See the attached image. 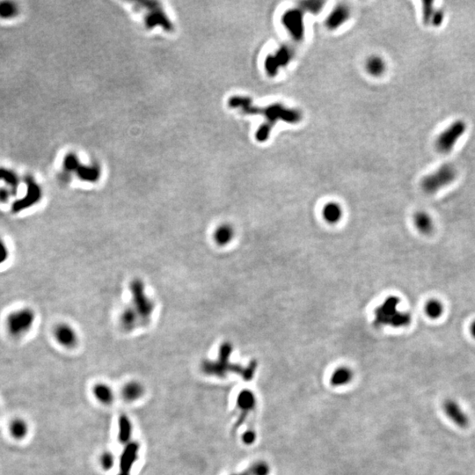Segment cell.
Segmentation results:
<instances>
[{"instance_id": "6da1fadb", "label": "cell", "mask_w": 475, "mask_h": 475, "mask_svg": "<svg viewBox=\"0 0 475 475\" xmlns=\"http://www.w3.org/2000/svg\"><path fill=\"white\" fill-rule=\"evenodd\" d=\"M230 105L233 108L242 109L245 113L250 115H262L267 117V123L260 128L256 132V138L263 142L268 138L274 124L279 120L286 123H296L301 120V115L294 109L283 107L281 104H274L267 108H261L252 104L251 99L245 97H234L230 100Z\"/></svg>"}, {"instance_id": "7a4b0ae2", "label": "cell", "mask_w": 475, "mask_h": 475, "mask_svg": "<svg viewBox=\"0 0 475 475\" xmlns=\"http://www.w3.org/2000/svg\"><path fill=\"white\" fill-rule=\"evenodd\" d=\"M400 300L397 296H390L378 308L377 312V323L393 328H403L411 323L412 318L409 312L402 311L399 308Z\"/></svg>"}, {"instance_id": "3957f363", "label": "cell", "mask_w": 475, "mask_h": 475, "mask_svg": "<svg viewBox=\"0 0 475 475\" xmlns=\"http://www.w3.org/2000/svg\"><path fill=\"white\" fill-rule=\"evenodd\" d=\"M456 169L451 165H442L422 180V188L428 195L438 193L439 190L452 183L456 179Z\"/></svg>"}, {"instance_id": "277c9868", "label": "cell", "mask_w": 475, "mask_h": 475, "mask_svg": "<svg viewBox=\"0 0 475 475\" xmlns=\"http://www.w3.org/2000/svg\"><path fill=\"white\" fill-rule=\"evenodd\" d=\"M34 320V311L30 308H21L15 311L6 319L7 331L14 337L22 336L32 328Z\"/></svg>"}, {"instance_id": "5b68a950", "label": "cell", "mask_w": 475, "mask_h": 475, "mask_svg": "<svg viewBox=\"0 0 475 475\" xmlns=\"http://www.w3.org/2000/svg\"><path fill=\"white\" fill-rule=\"evenodd\" d=\"M466 124L462 121H457L451 124L438 136L436 143L438 151L442 153L452 151L459 139L466 131Z\"/></svg>"}, {"instance_id": "8992f818", "label": "cell", "mask_w": 475, "mask_h": 475, "mask_svg": "<svg viewBox=\"0 0 475 475\" xmlns=\"http://www.w3.org/2000/svg\"><path fill=\"white\" fill-rule=\"evenodd\" d=\"M24 180L27 185V192L23 198L19 199L13 203L12 211L15 213H18L33 206L42 197V189L32 176H26Z\"/></svg>"}, {"instance_id": "52a82bcc", "label": "cell", "mask_w": 475, "mask_h": 475, "mask_svg": "<svg viewBox=\"0 0 475 475\" xmlns=\"http://www.w3.org/2000/svg\"><path fill=\"white\" fill-rule=\"evenodd\" d=\"M442 410L448 418L459 428H466L470 419L461 405L454 399H446L442 403Z\"/></svg>"}, {"instance_id": "ba28073f", "label": "cell", "mask_w": 475, "mask_h": 475, "mask_svg": "<svg viewBox=\"0 0 475 475\" xmlns=\"http://www.w3.org/2000/svg\"><path fill=\"white\" fill-rule=\"evenodd\" d=\"M139 445L136 442H129L125 445L120 458V472L117 475H131V470L138 459Z\"/></svg>"}, {"instance_id": "9c48e42d", "label": "cell", "mask_w": 475, "mask_h": 475, "mask_svg": "<svg viewBox=\"0 0 475 475\" xmlns=\"http://www.w3.org/2000/svg\"><path fill=\"white\" fill-rule=\"evenodd\" d=\"M54 335L57 343L65 348H74L78 344L79 339L75 329L66 323L57 325L54 330Z\"/></svg>"}, {"instance_id": "30bf717a", "label": "cell", "mask_w": 475, "mask_h": 475, "mask_svg": "<svg viewBox=\"0 0 475 475\" xmlns=\"http://www.w3.org/2000/svg\"><path fill=\"white\" fill-rule=\"evenodd\" d=\"M283 24L286 26L293 37L300 40L303 36V20L300 12L293 10L288 12L283 16Z\"/></svg>"}, {"instance_id": "8fae6325", "label": "cell", "mask_w": 475, "mask_h": 475, "mask_svg": "<svg viewBox=\"0 0 475 475\" xmlns=\"http://www.w3.org/2000/svg\"><path fill=\"white\" fill-rule=\"evenodd\" d=\"M291 57H292L291 50L288 48H282L280 51L278 52L276 56H271L267 59L266 61L267 71L270 75L276 74L278 67L286 64Z\"/></svg>"}, {"instance_id": "7c38bea8", "label": "cell", "mask_w": 475, "mask_h": 475, "mask_svg": "<svg viewBox=\"0 0 475 475\" xmlns=\"http://www.w3.org/2000/svg\"><path fill=\"white\" fill-rule=\"evenodd\" d=\"M414 223L415 228L417 229L420 233L424 235H428L432 233L434 230V220L432 216L428 214V212H418L415 213L414 216Z\"/></svg>"}, {"instance_id": "4fadbf2b", "label": "cell", "mask_w": 475, "mask_h": 475, "mask_svg": "<svg viewBox=\"0 0 475 475\" xmlns=\"http://www.w3.org/2000/svg\"><path fill=\"white\" fill-rule=\"evenodd\" d=\"M145 393V388L141 383L137 381H130L122 388V397L124 400L133 402L140 399Z\"/></svg>"}, {"instance_id": "5bb4252c", "label": "cell", "mask_w": 475, "mask_h": 475, "mask_svg": "<svg viewBox=\"0 0 475 475\" xmlns=\"http://www.w3.org/2000/svg\"><path fill=\"white\" fill-rule=\"evenodd\" d=\"M234 229L229 224H222L214 231V240L217 245L226 246L234 237Z\"/></svg>"}, {"instance_id": "9a60e30c", "label": "cell", "mask_w": 475, "mask_h": 475, "mask_svg": "<svg viewBox=\"0 0 475 475\" xmlns=\"http://www.w3.org/2000/svg\"><path fill=\"white\" fill-rule=\"evenodd\" d=\"M94 397L104 405H111L115 400L112 388L104 383H98L93 388Z\"/></svg>"}, {"instance_id": "2e32d148", "label": "cell", "mask_w": 475, "mask_h": 475, "mask_svg": "<svg viewBox=\"0 0 475 475\" xmlns=\"http://www.w3.org/2000/svg\"><path fill=\"white\" fill-rule=\"evenodd\" d=\"M29 431V424L22 418H15L10 423L9 432L16 440H22L28 436Z\"/></svg>"}, {"instance_id": "e0dca14e", "label": "cell", "mask_w": 475, "mask_h": 475, "mask_svg": "<svg viewBox=\"0 0 475 475\" xmlns=\"http://www.w3.org/2000/svg\"><path fill=\"white\" fill-rule=\"evenodd\" d=\"M0 180L4 181L14 195L17 194V190L20 184L19 175L14 170L0 167Z\"/></svg>"}, {"instance_id": "ac0fdd59", "label": "cell", "mask_w": 475, "mask_h": 475, "mask_svg": "<svg viewBox=\"0 0 475 475\" xmlns=\"http://www.w3.org/2000/svg\"><path fill=\"white\" fill-rule=\"evenodd\" d=\"M119 432H118V438L119 441L123 444H128L131 442L132 436V424L131 420L129 419L127 415L122 414L121 417L119 418Z\"/></svg>"}, {"instance_id": "d6986e66", "label": "cell", "mask_w": 475, "mask_h": 475, "mask_svg": "<svg viewBox=\"0 0 475 475\" xmlns=\"http://www.w3.org/2000/svg\"><path fill=\"white\" fill-rule=\"evenodd\" d=\"M322 214L325 220L328 223L336 224L343 216V210L338 203L328 202L325 205Z\"/></svg>"}, {"instance_id": "ffe728a7", "label": "cell", "mask_w": 475, "mask_h": 475, "mask_svg": "<svg viewBox=\"0 0 475 475\" xmlns=\"http://www.w3.org/2000/svg\"><path fill=\"white\" fill-rule=\"evenodd\" d=\"M348 10L345 6H338L327 19V25L330 29H335L348 19Z\"/></svg>"}, {"instance_id": "44dd1931", "label": "cell", "mask_w": 475, "mask_h": 475, "mask_svg": "<svg viewBox=\"0 0 475 475\" xmlns=\"http://www.w3.org/2000/svg\"><path fill=\"white\" fill-rule=\"evenodd\" d=\"M424 311L426 315L428 316L429 319L438 320L443 314L444 306L440 300H438L437 298H432L426 303Z\"/></svg>"}, {"instance_id": "7402d4cb", "label": "cell", "mask_w": 475, "mask_h": 475, "mask_svg": "<svg viewBox=\"0 0 475 475\" xmlns=\"http://www.w3.org/2000/svg\"><path fill=\"white\" fill-rule=\"evenodd\" d=\"M19 15V6L12 1L0 2V19H14Z\"/></svg>"}, {"instance_id": "603a6c76", "label": "cell", "mask_w": 475, "mask_h": 475, "mask_svg": "<svg viewBox=\"0 0 475 475\" xmlns=\"http://www.w3.org/2000/svg\"><path fill=\"white\" fill-rule=\"evenodd\" d=\"M366 69L370 74L373 76L381 75L385 71L386 65L380 57H372L368 59Z\"/></svg>"}, {"instance_id": "cb8c5ba5", "label": "cell", "mask_w": 475, "mask_h": 475, "mask_svg": "<svg viewBox=\"0 0 475 475\" xmlns=\"http://www.w3.org/2000/svg\"><path fill=\"white\" fill-rule=\"evenodd\" d=\"M350 377H351V372H349V370L342 368L334 372L332 377V381L334 385H341L348 382V380L350 379Z\"/></svg>"}, {"instance_id": "d4e9b609", "label": "cell", "mask_w": 475, "mask_h": 475, "mask_svg": "<svg viewBox=\"0 0 475 475\" xmlns=\"http://www.w3.org/2000/svg\"><path fill=\"white\" fill-rule=\"evenodd\" d=\"M99 462L104 470H110L115 465V457L110 452H103L99 458Z\"/></svg>"}, {"instance_id": "484cf974", "label": "cell", "mask_w": 475, "mask_h": 475, "mask_svg": "<svg viewBox=\"0 0 475 475\" xmlns=\"http://www.w3.org/2000/svg\"><path fill=\"white\" fill-rule=\"evenodd\" d=\"M9 257V250L5 241L0 238V265L5 263Z\"/></svg>"}, {"instance_id": "4316f807", "label": "cell", "mask_w": 475, "mask_h": 475, "mask_svg": "<svg viewBox=\"0 0 475 475\" xmlns=\"http://www.w3.org/2000/svg\"><path fill=\"white\" fill-rule=\"evenodd\" d=\"M14 194L8 188H0V202H6Z\"/></svg>"}, {"instance_id": "83f0119b", "label": "cell", "mask_w": 475, "mask_h": 475, "mask_svg": "<svg viewBox=\"0 0 475 475\" xmlns=\"http://www.w3.org/2000/svg\"><path fill=\"white\" fill-rule=\"evenodd\" d=\"M308 3L310 4L311 6L305 5V8L309 10V11L312 12V13H316V12L320 11L321 9V5L323 4V3H320L319 1H313V2H308Z\"/></svg>"}, {"instance_id": "f1b7e54d", "label": "cell", "mask_w": 475, "mask_h": 475, "mask_svg": "<svg viewBox=\"0 0 475 475\" xmlns=\"http://www.w3.org/2000/svg\"><path fill=\"white\" fill-rule=\"evenodd\" d=\"M470 333L472 334V336L475 339V320H474L472 322V324L470 326Z\"/></svg>"}]
</instances>
